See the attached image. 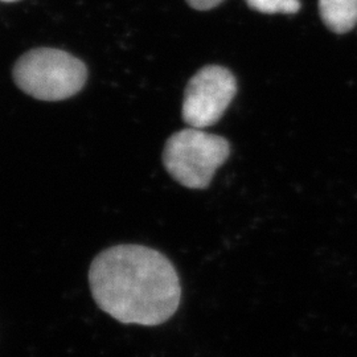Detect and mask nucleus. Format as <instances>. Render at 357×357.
<instances>
[{"label":"nucleus","instance_id":"f257e3e1","mask_svg":"<svg viewBox=\"0 0 357 357\" xmlns=\"http://www.w3.org/2000/svg\"><path fill=\"white\" fill-rule=\"evenodd\" d=\"M93 298L123 324L153 327L178 311L181 284L166 255L149 246L123 243L105 249L89 268Z\"/></svg>","mask_w":357,"mask_h":357},{"label":"nucleus","instance_id":"39448f33","mask_svg":"<svg viewBox=\"0 0 357 357\" xmlns=\"http://www.w3.org/2000/svg\"><path fill=\"white\" fill-rule=\"evenodd\" d=\"M320 17L332 32L343 35L357 24V0H319Z\"/></svg>","mask_w":357,"mask_h":357},{"label":"nucleus","instance_id":"0eeeda50","mask_svg":"<svg viewBox=\"0 0 357 357\" xmlns=\"http://www.w3.org/2000/svg\"><path fill=\"white\" fill-rule=\"evenodd\" d=\"M224 0H187L192 8L199 11H208L221 4Z\"/></svg>","mask_w":357,"mask_h":357},{"label":"nucleus","instance_id":"f03ea898","mask_svg":"<svg viewBox=\"0 0 357 357\" xmlns=\"http://www.w3.org/2000/svg\"><path fill=\"white\" fill-rule=\"evenodd\" d=\"M85 64L68 52L38 48L24 53L15 64L13 79L28 96L40 101H63L84 88Z\"/></svg>","mask_w":357,"mask_h":357},{"label":"nucleus","instance_id":"20e7f679","mask_svg":"<svg viewBox=\"0 0 357 357\" xmlns=\"http://www.w3.org/2000/svg\"><path fill=\"white\" fill-rule=\"evenodd\" d=\"M237 93V82L229 69L209 65L192 77L185 88L181 115L195 128H209L227 112Z\"/></svg>","mask_w":357,"mask_h":357},{"label":"nucleus","instance_id":"7ed1b4c3","mask_svg":"<svg viewBox=\"0 0 357 357\" xmlns=\"http://www.w3.org/2000/svg\"><path fill=\"white\" fill-rule=\"evenodd\" d=\"M229 155V142L225 138L203 128H184L166 142L163 165L178 184L190 190H205Z\"/></svg>","mask_w":357,"mask_h":357},{"label":"nucleus","instance_id":"423d86ee","mask_svg":"<svg viewBox=\"0 0 357 357\" xmlns=\"http://www.w3.org/2000/svg\"><path fill=\"white\" fill-rule=\"evenodd\" d=\"M250 8L262 13L293 15L301 10L299 0H246Z\"/></svg>","mask_w":357,"mask_h":357},{"label":"nucleus","instance_id":"6e6552de","mask_svg":"<svg viewBox=\"0 0 357 357\" xmlns=\"http://www.w3.org/2000/svg\"><path fill=\"white\" fill-rule=\"evenodd\" d=\"M0 1H7V3H10V1H17V0H0Z\"/></svg>","mask_w":357,"mask_h":357}]
</instances>
